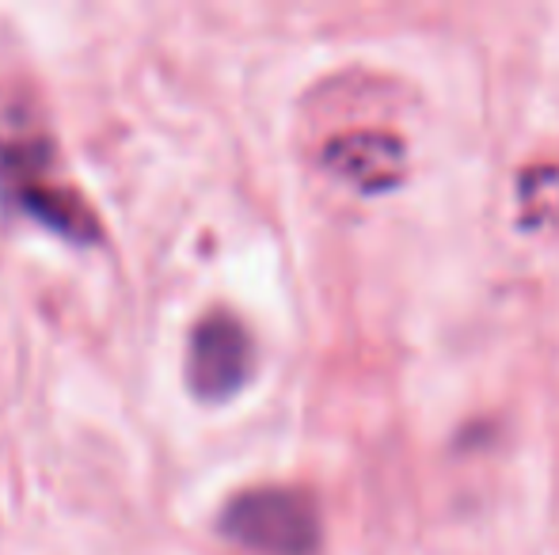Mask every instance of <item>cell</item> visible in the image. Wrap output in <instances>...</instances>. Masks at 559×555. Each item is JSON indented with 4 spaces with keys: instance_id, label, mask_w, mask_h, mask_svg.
<instances>
[{
    "instance_id": "cell-1",
    "label": "cell",
    "mask_w": 559,
    "mask_h": 555,
    "mask_svg": "<svg viewBox=\"0 0 559 555\" xmlns=\"http://www.w3.org/2000/svg\"><path fill=\"white\" fill-rule=\"evenodd\" d=\"M0 202L73 244H92L99 237L92 206L73 186L53 179L50 145L38 137L0 145Z\"/></svg>"
},
{
    "instance_id": "cell-2",
    "label": "cell",
    "mask_w": 559,
    "mask_h": 555,
    "mask_svg": "<svg viewBox=\"0 0 559 555\" xmlns=\"http://www.w3.org/2000/svg\"><path fill=\"white\" fill-rule=\"evenodd\" d=\"M222 533L259 555H312L320 548V514L305 491L251 487L222 510Z\"/></svg>"
},
{
    "instance_id": "cell-3",
    "label": "cell",
    "mask_w": 559,
    "mask_h": 555,
    "mask_svg": "<svg viewBox=\"0 0 559 555\" xmlns=\"http://www.w3.org/2000/svg\"><path fill=\"white\" fill-rule=\"evenodd\" d=\"M251 370H255V342L233 312L217 309L194 324L187 347V388L199 400L222 403L236 396L251 381Z\"/></svg>"
},
{
    "instance_id": "cell-4",
    "label": "cell",
    "mask_w": 559,
    "mask_h": 555,
    "mask_svg": "<svg viewBox=\"0 0 559 555\" xmlns=\"http://www.w3.org/2000/svg\"><path fill=\"white\" fill-rule=\"evenodd\" d=\"M324 168L358 191H389L404 176V145L389 134H343L328 141Z\"/></svg>"
}]
</instances>
